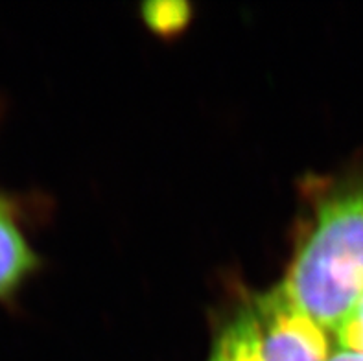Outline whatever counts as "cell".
<instances>
[{
  "label": "cell",
  "mask_w": 363,
  "mask_h": 361,
  "mask_svg": "<svg viewBox=\"0 0 363 361\" xmlns=\"http://www.w3.org/2000/svg\"><path fill=\"white\" fill-rule=\"evenodd\" d=\"M281 291L330 332L354 310L363 295V175L319 206Z\"/></svg>",
  "instance_id": "6da1fadb"
},
{
  "label": "cell",
  "mask_w": 363,
  "mask_h": 361,
  "mask_svg": "<svg viewBox=\"0 0 363 361\" xmlns=\"http://www.w3.org/2000/svg\"><path fill=\"white\" fill-rule=\"evenodd\" d=\"M260 326L262 361H327V330L288 301L281 288L255 308Z\"/></svg>",
  "instance_id": "7a4b0ae2"
},
{
  "label": "cell",
  "mask_w": 363,
  "mask_h": 361,
  "mask_svg": "<svg viewBox=\"0 0 363 361\" xmlns=\"http://www.w3.org/2000/svg\"><path fill=\"white\" fill-rule=\"evenodd\" d=\"M39 265L41 258L28 242L13 203L0 196V302L11 301Z\"/></svg>",
  "instance_id": "3957f363"
},
{
  "label": "cell",
  "mask_w": 363,
  "mask_h": 361,
  "mask_svg": "<svg viewBox=\"0 0 363 361\" xmlns=\"http://www.w3.org/2000/svg\"><path fill=\"white\" fill-rule=\"evenodd\" d=\"M208 361H262L260 326L255 308L244 310L221 330Z\"/></svg>",
  "instance_id": "277c9868"
},
{
  "label": "cell",
  "mask_w": 363,
  "mask_h": 361,
  "mask_svg": "<svg viewBox=\"0 0 363 361\" xmlns=\"http://www.w3.org/2000/svg\"><path fill=\"white\" fill-rule=\"evenodd\" d=\"M144 18L157 32H174L179 30L189 18V6L183 2H162L147 4L144 8Z\"/></svg>",
  "instance_id": "5b68a950"
},
{
  "label": "cell",
  "mask_w": 363,
  "mask_h": 361,
  "mask_svg": "<svg viewBox=\"0 0 363 361\" xmlns=\"http://www.w3.org/2000/svg\"><path fill=\"white\" fill-rule=\"evenodd\" d=\"M334 334H336L340 347L363 352V295L354 310L350 311V316L341 323Z\"/></svg>",
  "instance_id": "8992f818"
},
{
  "label": "cell",
  "mask_w": 363,
  "mask_h": 361,
  "mask_svg": "<svg viewBox=\"0 0 363 361\" xmlns=\"http://www.w3.org/2000/svg\"><path fill=\"white\" fill-rule=\"evenodd\" d=\"M327 361H363L362 350H352V348H336L334 352H330Z\"/></svg>",
  "instance_id": "52a82bcc"
}]
</instances>
